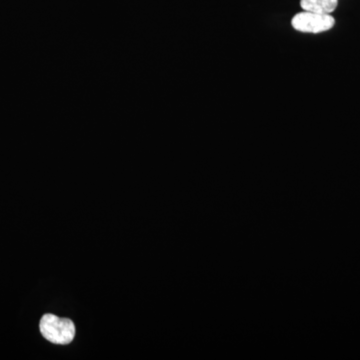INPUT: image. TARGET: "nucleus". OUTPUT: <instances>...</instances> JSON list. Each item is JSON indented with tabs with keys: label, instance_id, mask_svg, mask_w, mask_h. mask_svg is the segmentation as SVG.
<instances>
[{
	"label": "nucleus",
	"instance_id": "nucleus-2",
	"mask_svg": "<svg viewBox=\"0 0 360 360\" xmlns=\"http://www.w3.org/2000/svg\"><path fill=\"white\" fill-rule=\"evenodd\" d=\"M335 25V18L330 14L315 13L310 11L297 13L291 20V25L295 30L305 33L328 32Z\"/></svg>",
	"mask_w": 360,
	"mask_h": 360
},
{
	"label": "nucleus",
	"instance_id": "nucleus-3",
	"mask_svg": "<svg viewBox=\"0 0 360 360\" xmlns=\"http://www.w3.org/2000/svg\"><path fill=\"white\" fill-rule=\"evenodd\" d=\"M338 6V0H302L300 6L304 11L330 14Z\"/></svg>",
	"mask_w": 360,
	"mask_h": 360
},
{
	"label": "nucleus",
	"instance_id": "nucleus-1",
	"mask_svg": "<svg viewBox=\"0 0 360 360\" xmlns=\"http://www.w3.org/2000/svg\"><path fill=\"white\" fill-rule=\"evenodd\" d=\"M40 333L45 340L56 345H68L75 336V323L68 319L45 314L40 321Z\"/></svg>",
	"mask_w": 360,
	"mask_h": 360
}]
</instances>
